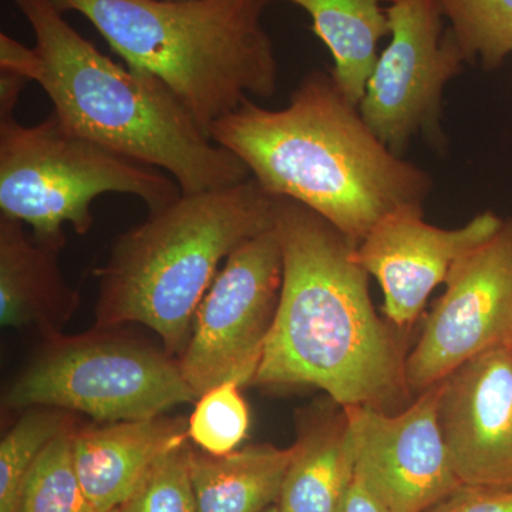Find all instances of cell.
Segmentation results:
<instances>
[{
  "instance_id": "14",
  "label": "cell",
  "mask_w": 512,
  "mask_h": 512,
  "mask_svg": "<svg viewBox=\"0 0 512 512\" xmlns=\"http://www.w3.org/2000/svg\"><path fill=\"white\" fill-rule=\"evenodd\" d=\"M188 440V421L157 416L76 431L74 463L96 512H114L158 458Z\"/></svg>"
},
{
  "instance_id": "10",
  "label": "cell",
  "mask_w": 512,
  "mask_h": 512,
  "mask_svg": "<svg viewBox=\"0 0 512 512\" xmlns=\"http://www.w3.org/2000/svg\"><path fill=\"white\" fill-rule=\"evenodd\" d=\"M444 285L404 362L407 389L419 394L485 350L512 345V218L461 256Z\"/></svg>"
},
{
  "instance_id": "5",
  "label": "cell",
  "mask_w": 512,
  "mask_h": 512,
  "mask_svg": "<svg viewBox=\"0 0 512 512\" xmlns=\"http://www.w3.org/2000/svg\"><path fill=\"white\" fill-rule=\"evenodd\" d=\"M53 2L83 16L126 66L164 83L207 136L249 96L276 92L278 62L262 22L268 0Z\"/></svg>"
},
{
  "instance_id": "2",
  "label": "cell",
  "mask_w": 512,
  "mask_h": 512,
  "mask_svg": "<svg viewBox=\"0 0 512 512\" xmlns=\"http://www.w3.org/2000/svg\"><path fill=\"white\" fill-rule=\"evenodd\" d=\"M208 136L266 192L315 211L355 248L384 215L430 194L429 174L379 140L330 73L308 74L281 110L245 100Z\"/></svg>"
},
{
  "instance_id": "6",
  "label": "cell",
  "mask_w": 512,
  "mask_h": 512,
  "mask_svg": "<svg viewBox=\"0 0 512 512\" xmlns=\"http://www.w3.org/2000/svg\"><path fill=\"white\" fill-rule=\"evenodd\" d=\"M106 194L133 195L154 212L183 191L164 171L77 136L55 113L33 126L0 119V211L40 244L60 251L66 225L87 234L93 202Z\"/></svg>"
},
{
  "instance_id": "12",
  "label": "cell",
  "mask_w": 512,
  "mask_h": 512,
  "mask_svg": "<svg viewBox=\"0 0 512 512\" xmlns=\"http://www.w3.org/2000/svg\"><path fill=\"white\" fill-rule=\"evenodd\" d=\"M503 222L487 211L464 227L443 229L423 220V208L407 205L384 215L353 254L379 282L386 318L397 328H407L419 319L430 293L446 282L458 259L493 237Z\"/></svg>"
},
{
  "instance_id": "25",
  "label": "cell",
  "mask_w": 512,
  "mask_h": 512,
  "mask_svg": "<svg viewBox=\"0 0 512 512\" xmlns=\"http://www.w3.org/2000/svg\"><path fill=\"white\" fill-rule=\"evenodd\" d=\"M338 512H390V510L355 474Z\"/></svg>"
},
{
  "instance_id": "11",
  "label": "cell",
  "mask_w": 512,
  "mask_h": 512,
  "mask_svg": "<svg viewBox=\"0 0 512 512\" xmlns=\"http://www.w3.org/2000/svg\"><path fill=\"white\" fill-rule=\"evenodd\" d=\"M440 383L404 412L345 407L355 474L390 512H427L461 487L439 424Z\"/></svg>"
},
{
  "instance_id": "4",
  "label": "cell",
  "mask_w": 512,
  "mask_h": 512,
  "mask_svg": "<svg viewBox=\"0 0 512 512\" xmlns=\"http://www.w3.org/2000/svg\"><path fill=\"white\" fill-rule=\"evenodd\" d=\"M278 197L254 178L183 194L128 229L96 272V328L141 323L183 355L195 313L229 255L275 225Z\"/></svg>"
},
{
  "instance_id": "23",
  "label": "cell",
  "mask_w": 512,
  "mask_h": 512,
  "mask_svg": "<svg viewBox=\"0 0 512 512\" xmlns=\"http://www.w3.org/2000/svg\"><path fill=\"white\" fill-rule=\"evenodd\" d=\"M190 453L187 441L167 451L114 512H198Z\"/></svg>"
},
{
  "instance_id": "16",
  "label": "cell",
  "mask_w": 512,
  "mask_h": 512,
  "mask_svg": "<svg viewBox=\"0 0 512 512\" xmlns=\"http://www.w3.org/2000/svg\"><path fill=\"white\" fill-rule=\"evenodd\" d=\"M296 444L247 446L225 456L190 453L198 512H265L278 501Z\"/></svg>"
},
{
  "instance_id": "27",
  "label": "cell",
  "mask_w": 512,
  "mask_h": 512,
  "mask_svg": "<svg viewBox=\"0 0 512 512\" xmlns=\"http://www.w3.org/2000/svg\"><path fill=\"white\" fill-rule=\"evenodd\" d=\"M265 512H279L278 508H276V505H272L271 508H268Z\"/></svg>"
},
{
  "instance_id": "21",
  "label": "cell",
  "mask_w": 512,
  "mask_h": 512,
  "mask_svg": "<svg viewBox=\"0 0 512 512\" xmlns=\"http://www.w3.org/2000/svg\"><path fill=\"white\" fill-rule=\"evenodd\" d=\"M70 424L52 407H32L0 443V512H18L20 494L40 451Z\"/></svg>"
},
{
  "instance_id": "20",
  "label": "cell",
  "mask_w": 512,
  "mask_h": 512,
  "mask_svg": "<svg viewBox=\"0 0 512 512\" xmlns=\"http://www.w3.org/2000/svg\"><path fill=\"white\" fill-rule=\"evenodd\" d=\"M466 62L498 69L512 55V0H439Z\"/></svg>"
},
{
  "instance_id": "7",
  "label": "cell",
  "mask_w": 512,
  "mask_h": 512,
  "mask_svg": "<svg viewBox=\"0 0 512 512\" xmlns=\"http://www.w3.org/2000/svg\"><path fill=\"white\" fill-rule=\"evenodd\" d=\"M195 400L170 355L100 330L49 338L3 397L6 409L52 407L109 423L163 416Z\"/></svg>"
},
{
  "instance_id": "19",
  "label": "cell",
  "mask_w": 512,
  "mask_h": 512,
  "mask_svg": "<svg viewBox=\"0 0 512 512\" xmlns=\"http://www.w3.org/2000/svg\"><path fill=\"white\" fill-rule=\"evenodd\" d=\"M72 424L50 440L30 468L18 512H96L74 463Z\"/></svg>"
},
{
  "instance_id": "24",
  "label": "cell",
  "mask_w": 512,
  "mask_h": 512,
  "mask_svg": "<svg viewBox=\"0 0 512 512\" xmlns=\"http://www.w3.org/2000/svg\"><path fill=\"white\" fill-rule=\"evenodd\" d=\"M427 512H512V487L461 485Z\"/></svg>"
},
{
  "instance_id": "26",
  "label": "cell",
  "mask_w": 512,
  "mask_h": 512,
  "mask_svg": "<svg viewBox=\"0 0 512 512\" xmlns=\"http://www.w3.org/2000/svg\"><path fill=\"white\" fill-rule=\"evenodd\" d=\"M26 83L28 80L16 76V74L0 73V119L15 117L20 94L25 89Z\"/></svg>"
},
{
  "instance_id": "13",
  "label": "cell",
  "mask_w": 512,
  "mask_h": 512,
  "mask_svg": "<svg viewBox=\"0 0 512 512\" xmlns=\"http://www.w3.org/2000/svg\"><path fill=\"white\" fill-rule=\"evenodd\" d=\"M437 414L461 484L512 487V345L485 350L440 382Z\"/></svg>"
},
{
  "instance_id": "3",
  "label": "cell",
  "mask_w": 512,
  "mask_h": 512,
  "mask_svg": "<svg viewBox=\"0 0 512 512\" xmlns=\"http://www.w3.org/2000/svg\"><path fill=\"white\" fill-rule=\"evenodd\" d=\"M12 2L35 36L22 76L42 87L64 127L164 171L183 194L221 190L251 178L245 164L214 143L164 83L101 53L53 0Z\"/></svg>"
},
{
  "instance_id": "9",
  "label": "cell",
  "mask_w": 512,
  "mask_h": 512,
  "mask_svg": "<svg viewBox=\"0 0 512 512\" xmlns=\"http://www.w3.org/2000/svg\"><path fill=\"white\" fill-rule=\"evenodd\" d=\"M390 42L377 59L359 111L397 156L417 134L439 138L444 87L463 69V52L444 32L439 0H390Z\"/></svg>"
},
{
  "instance_id": "17",
  "label": "cell",
  "mask_w": 512,
  "mask_h": 512,
  "mask_svg": "<svg viewBox=\"0 0 512 512\" xmlns=\"http://www.w3.org/2000/svg\"><path fill=\"white\" fill-rule=\"evenodd\" d=\"M296 454L276 501L279 512H338L355 477L345 412L302 426Z\"/></svg>"
},
{
  "instance_id": "8",
  "label": "cell",
  "mask_w": 512,
  "mask_h": 512,
  "mask_svg": "<svg viewBox=\"0 0 512 512\" xmlns=\"http://www.w3.org/2000/svg\"><path fill=\"white\" fill-rule=\"evenodd\" d=\"M284 279L275 225L235 249L195 313L180 356L198 397L222 383L249 386L261 365Z\"/></svg>"
},
{
  "instance_id": "18",
  "label": "cell",
  "mask_w": 512,
  "mask_h": 512,
  "mask_svg": "<svg viewBox=\"0 0 512 512\" xmlns=\"http://www.w3.org/2000/svg\"><path fill=\"white\" fill-rule=\"evenodd\" d=\"M305 10L315 35L333 57V80L355 106L375 69L377 46L390 36L383 0H285Z\"/></svg>"
},
{
  "instance_id": "15",
  "label": "cell",
  "mask_w": 512,
  "mask_h": 512,
  "mask_svg": "<svg viewBox=\"0 0 512 512\" xmlns=\"http://www.w3.org/2000/svg\"><path fill=\"white\" fill-rule=\"evenodd\" d=\"M23 225L0 215V325L49 339L72 318L79 295L64 281L59 251L29 238Z\"/></svg>"
},
{
  "instance_id": "1",
  "label": "cell",
  "mask_w": 512,
  "mask_h": 512,
  "mask_svg": "<svg viewBox=\"0 0 512 512\" xmlns=\"http://www.w3.org/2000/svg\"><path fill=\"white\" fill-rule=\"evenodd\" d=\"M284 279L255 386H312L342 409H383L406 387L399 343L373 308L369 274L325 218L276 201ZM384 410V409H383Z\"/></svg>"
},
{
  "instance_id": "22",
  "label": "cell",
  "mask_w": 512,
  "mask_h": 512,
  "mask_svg": "<svg viewBox=\"0 0 512 512\" xmlns=\"http://www.w3.org/2000/svg\"><path fill=\"white\" fill-rule=\"evenodd\" d=\"M249 410L237 383H222L201 394L188 420V439L204 453L225 456L247 439Z\"/></svg>"
}]
</instances>
